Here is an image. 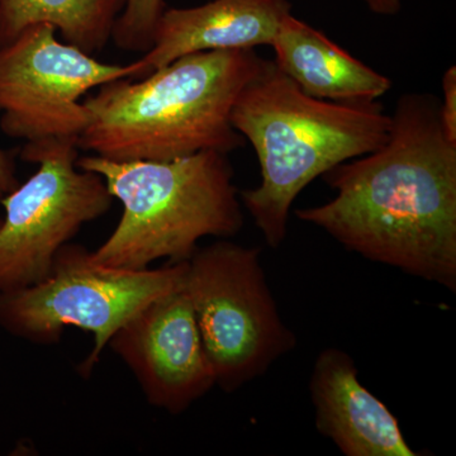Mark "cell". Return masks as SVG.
<instances>
[{
  "instance_id": "8",
  "label": "cell",
  "mask_w": 456,
  "mask_h": 456,
  "mask_svg": "<svg viewBox=\"0 0 456 456\" xmlns=\"http://www.w3.org/2000/svg\"><path fill=\"white\" fill-rule=\"evenodd\" d=\"M56 33L53 26H32L0 46V128L11 139L79 142L92 118L80 99L114 80L140 77L139 60L102 62Z\"/></svg>"
},
{
  "instance_id": "3",
  "label": "cell",
  "mask_w": 456,
  "mask_h": 456,
  "mask_svg": "<svg viewBox=\"0 0 456 456\" xmlns=\"http://www.w3.org/2000/svg\"><path fill=\"white\" fill-rule=\"evenodd\" d=\"M231 123L250 141L260 164V184L241 191L242 204L266 244L279 248L303 189L338 165L382 147L391 134L392 116L378 102L312 98L274 60H265L237 98Z\"/></svg>"
},
{
  "instance_id": "5",
  "label": "cell",
  "mask_w": 456,
  "mask_h": 456,
  "mask_svg": "<svg viewBox=\"0 0 456 456\" xmlns=\"http://www.w3.org/2000/svg\"><path fill=\"white\" fill-rule=\"evenodd\" d=\"M185 274L187 261L142 270L99 265L86 248L69 242L56 254L49 277L0 293V327L37 345L56 344L68 327L89 332L94 345L77 367L89 378L114 332L155 299L182 288Z\"/></svg>"
},
{
  "instance_id": "9",
  "label": "cell",
  "mask_w": 456,
  "mask_h": 456,
  "mask_svg": "<svg viewBox=\"0 0 456 456\" xmlns=\"http://www.w3.org/2000/svg\"><path fill=\"white\" fill-rule=\"evenodd\" d=\"M108 347L127 365L151 406L185 412L216 386L184 285L119 327Z\"/></svg>"
},
{
  "instance_id": "7",
  "label": "cell",
  "mask_w": 456,
  "mask_h": 456,
  "mask_svg": "<svg viewBox=\"0 0 456 456\" xmlns=\"http://www.w3.org/2000/svg\"><path fill=\"white\" fill-rule=\"evenodd\" d=\"M79 150L74 140L22 147L20 159L38 169L0 200V293L49 277L60 248L112 207L103 178L77 167Z\"/></svg>"
},
{
  "instance_id": "13",
  "label": "cell",
  "mask_w": 456,
  "mask_h": 456,
  "mask_svg": "<svg viewBox=\"0 0 456 456\" xmlns=\"http://www.w3.org/2000/svg\"><path fill=\"white\" fill-rule=\"evenodd\" d=\"M126 0H0V46L32 26H53L62 41L90 55L112 37Z\"/></svg>"
},
{
  "instance_id": "16",
  "label": "cell",
  "mask_w": 456,
  "mask_h": 456,
  "mask_svg": "<svg viewBox=\"0 0 456 456\" xmlns=\"http://www.w3.org/2000/svg\"><path fill=\"white\" fill-rule=\"evenodd\" d=\"M18 185L16 164L7 151L0 149V200Z\"/></svg>"
},
{
  "instance_id": "18",
  "label": "cell",
  "mask_w": 456,
  "mask_h": 456,
  "mask_svg": "<svg viewBox=\"0 0 456 456\" xmlns=\"http://www.w3.org/2000/svg\"><path fill=\"white\" fill-rule=\"evenodd\" d=\"M0 224H2V216H0Z\"/></svg>"
},
{
  "instance_id": "1",
  "label": "cell",
  "mask_w": 456,
  "mask_h": 456,
  "mask_svg": "<svg viewBox=\"0 0 456 456\" xmlns=\"http://www.w3.org/2000/svg\"><path fill=\"white\" fill-rule=\"evenodd\" d=\"M330 202L297 209L351 253L456 292V143L440 104L406 94L382 147L327 171Z\"/></svg>"
},
{
  "instance_id": "11",
  "label": "cell",
  "mask_w": 456,
  "mask_h": 456,
  "mask_svg": "<svg viewBox=\"0 0 456 456\" xmlns=\"http://www.w3.org/2000/svg\"><path fill=\"white\" fill-rule=\"evenodd\" d=\"M290 13L288 0H212L200 7L165 9L151 47L139 59V79L191 53L272 46Z\"/></svg>"
},
{
  "instance_id": "2",
  "label": "cell",
  "mask_w": 456,
  "mask_h": 456,
  "mask_svg": "<svg viewBox=\"0 0 456 456\" xmlns=\"http://www.w3.org/2000/svg\"><path fill=\"white\" fill-rule=\"evenodd\" d=\"M264 61L253 49L203 51L142 79L104 84L84 102L92 118L79 149L113 161L228 155L245 145L231 123L233 106Z\"/></svg>"
},
{
  "instance_id": "6",
  "label": "cell",
  "mask_w": 456,
  "mask_h": 456,
  "mask_svg": "<svg viewBox=\"0 0 456 456\" xmlns=\"http://www.w3.org/2000/svg\"><path fill=\"white\" fill-rule=\"evenodd\" d=\"M184 289L222 391H239L297 346L261 265V248L220 240L187 260Z\"/></svg>"
},
{
  "instance_id": "15",
  "label": "cell",
  "mask_w": 456,
  "mask_h": 456,
  "mask_svg": "<svg viewBox=\"0 0 456 456\" xmlns=\"http://www.w3.org/2000/svg\"><path fill=\"white\" fill-rule=\"evenodd\" d=\"M440 119L446 137L456 143V66H450L443 77V102Z\"/></svg>"
},
{
  "instance_id": "14",
  "label": "cell",
  "mask_w": 456,
  "mask_h": 456,
  "mask_svg": "<svg viewBox=\"0 0 456 456\" xmlns=\"http://www.w3.org/2000/svg\"><path fill=\"white\" fill-rule=\"evenodd\" d=\"M164 11V0H126L110 38L119 49L146 53Z\"/></svg>"
},
{
  "instance_id": "12",
  "label": "cell",
  "mask_w": 456,
  "mask_h": 456,
  "mask_svg": "<svg viewBox=\"0 0 456 456\" xmlns=\"http://www.w3.org/2000/svg\"><path fill=\"white\" fill-rule=\"evenodd\" d=\"M281 73L305 94L336 103L378 102L392 82L322 32L288 14L272 44Z\"/></svg>"
},
{
  "instance_id": "4",
  "label": "cell",
  "mask_w": 456,
  "mask_h": 456,
  "mask_svg": "<svg viewBox=\"0 0 456 456\" xmlns=\"http://www.w3.org/2000/svg\"><path fill=\"white\" fill-rule=\"evenodd\" d=\"M77 167L106 182L122 216L90 259L110 268L142 270L160 259L187 261L207 236L228 239L244 213L226 154L204 151L174 160L113 161L95 155Z\"/></svg>"
},
{
  "instance_id": "10",
  "label": "cell",
  "mask_w": 456,
  "mask_h": 456,
  "mask_svg": "<svg viewBox=\"0 0 456 456\" xmlns=\"http://www.w3.org/2000/svg\"><path fill=\"white\" fill-rule=\"evenodd\" d=\"M318 434L346 456H416L382 399L362 386L349 354L327 347L310 378Z\"/></svg>"
},
{
  "instance_id": "17",
  "label": "cell",
  "mask_w": 456,
  "mask_h": 456,
  "mask_svg": "<svg viewBox=\"0 0 456 456\" xmlns=\"http://www.w3.org/2000/svg\"><path fill=\"white\" fill-rule=\"evenodd\" d=\"M368 8L380 16H395L402 7V0H364Z\"/></svg>"
}]
</instances>
